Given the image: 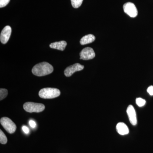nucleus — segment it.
<instances>
[{
  "label": "nucleus",
  "instance_id": "f257e3e1",
  "mask_svg": "<svg viewBox=\"0 0 153 153\" xmlns=\"http://www.w3.org/2000/svg\"><path fill=\"white\" fill-rule=\"evenodd\" d=\"M54 68L51 64L44 62L35 65L32 69V73L36 76H44L51 74Z\"/></svg>",
  "mask_w": 153,
  "mask_h": 153
},
{
  "label": "nucleus",
  "instance_id": "f03ea898",
  "mask_svg": "<svg viewBox=\"0 0 153 153\" xmlns=\"http://www.w3.org/2000/svg\"><path fill=\"white\" fill-rule=\"evenodd\" d=\"M60 94L59 89L52 88H45L39 91V97L44 99H52L58 97Z\"/></svg>",
  "mask_w": 153,
  "mask_h": 153
},
{
  "label": "nucleus",
  "instance_id": "7ed1b4c3",
  "mask_svg": "<svg viewBox=\"0 0 153 153\" xmlns=\"http://www.w3.org/2000/svg\"><path fill=\"white\" fill-rule=\"evenodd\" d=\"M24 109L28 112H41L45 109V105L42 103L28 102L23 105Z\"/></svg>",
  "mask_w": 153,
  "mask_h": 153
},
{
  "label": "nucleus",
  "instance_id": "20e7f679",
  "mask_svg": "<svg viewBox=\"0 0 153 153\" xmlns=\"http://www.w3.org/2000/svg\"><path fill=\"white\" fill-rule=\"evenodd\" d=\"M1 125L9 133L13 134L16 130V126L11 119L7 117H3L1 119Z\"/></svg>",
  "mask_w": 153,
  "mask_h": 153
},
{
  "label": "nucleus",
  "instance_id": "39448f33",
  "mask_svg": "<svg viewBox=\"0 0 153 153\" xmlns=\"http://www.w3.org/2000/svg\"><path fill=\"white\" fill-rule=\"evenodd\" d=\"M124 12L131 18H135L137 16L138 11L133 3L127 2L124 4Z\"/></svg>",
  "mask_w": 153,
  "mask_h": 153
},
{
  "label": "nucleus",
  "instance_id": "423d86ee",
  "mask_svg": "<svg viewBox=\"0 0 153 153\" xmlns=\"http://www.w3.org/2000/svg\"><path fill=\"white\" fill-rule=\"evenodd\" d=\"M79 55L80 59L89 60L94 58L95 56V54L92 48L88 47L82 49L80 52Z\"/></svg>",
  "mask_w": 153,
  "mask_h": 153
},
{
  "label": "nucleus",
  "instance_id": "0eeeda50",
  "mask_svg": "<svg viewBox=\"0 0 153 153\" xmlns=\"http://www.w3.org/2000/svg\"><path fill=\"white\" fill-rule=\"evenodd\" d=\"M84 68V67L83 65H81L78 63H75L66 68V69L64 70V74L66 76L69 77L71 76L74 72L81 71Z\"/></svg>",
  "mask_w": 153,
  "mask_h": 153
},
{
  "label": "nucleus",
  "instance_id": "6e6552de",
  "mask_svg": "<svg viewBox=\"0 0 153 153\" xmlns=\"http://www.w3.org/2000/svg\"><path fill=\"white\" fill-rule=\"evenodd\" d=\"M12 29L9 26H7L2 30L0 36L1 42L3 44H6L9 41Z\"/></svg>",
  "mask_w": 153,
  "mask_h": 153
},
{
  "label": "nucleus",
  "instance_id": "1a4fd4ad",
  "mask_svg": "<svg viewBox=\"0 0 153 153\" xmlns=\"http://www.w3.org/2000/svg\"><path fill=\"white\" fill-rule=\"evenodd\" d=\"M126 111L131 123L133 126L136 125L137 123L136 113L133 106L131 105H129Z\"/></svg>",
  "mask_w": 153,
  "mask_h": 153
},
{
  "label": "nucleus",
  "instance_id": "9d476101",
  "mask_svg": "<svg viewBox=\"0 0 153 153\" xmlns=\"http://www.w3.org/2000/svg\"><path fill=\"white\" fill-rule=\"evenodd\" d=\"M117 131L120 134L124 135L128 134L129 129L126 125L123 123H119L116 126Z\"/></svg>",
  "mask_w": 153,
  "mask_h": 153
},
{
  "label": "nucleus",
  "instance_id": "9b49d317",
  "mask_svg": "<svg viewBox=\"0 0 153 153\" xmlns=\"http://www.w3.org/2000/svg\"><path fill=\"white\" fill-rule=\"evenodd\" d=\"M67 43L66 41H62L59 42H54L50 44L49 47L52 49H56L60 51H63L66 48Z\"/></svg>",
  "mask_w": 153,
  "mask_h": 153
},
{
  "label": "nucleus",
  "instance_id": "f8f14e48",
  "mask_svg": "<svg viewBox=\"0 0 153 153\" xmlns=\"http://www.w3.org/2000/svg\"><path fill=\"white\" fill-rule=\"evenodd\" d=\"M95 36L92 34H88L83 36L80 41V44L81 45H85L92 43L95 41Z\"/></svg>",
  "mask_w": 153,
  "mask_h": 153
},
{
  "label": "nucleus",
  "instance_id": "ddd939ff",
  "mask_svg": "<svg viewBox=\"0 0 153 153\" xmlns=\"http://www.w3.org/2000/svg\"><path fill=\"white\" fill-rule=\"evenodd\" d=\"M71 5L74 8H78L82 4L83 0H71Z\"/></svg>",
  "mask_w": 153,
  "mask_h": 153
},
{
  "label": "nucleus",
  "instance_id": "4468645a",
  "mask_svg": "<svg viewBox=\"0 0 153 153\" xmlns=\"http://www.w3.org/2000/svg\"><path fill=\"white\" fill-rule=\"evenodd\" d=\"M7 142V139L5 134L2 131L0 130V143L2 144H5Z\"/></svg>",
  "mask_w": 153,
  "mask_h": 153
},
{
  "label": "nucleus",
  "instance_id": "2eb2a0df",
  "mask_svg": "<svg viewBox=\"0 0 153 153\" xmlns=\"http://www.w3.org/2000/svg\"><path fill=\"white\" fill-rule=\"evenodd\" d=\"M8 95V91L5 88L0 89V100H2L7 97Z\"/></svg>",
  "mask_w": 153,
  "mask_h": 153
},
{
  "label": "nucleus",
  "instance_id": "dca6fc26",
  "mask_svg": "<svg viewBox=\"0 0 153 153\" xmlns=\"http://www.w3.org/2000/svg\"><path fill=\"white\" fill-rule=\"evenodd\" d=\"M136 102L138 106L139 107L143 106L146 104V101L145 100L142 98H137L136 100Z\"/></svg>",
  "mask_w": 153,
  "mask_h": 153
},
{
  "label": "nucleus",
  "instance_id": "f3484780",
  "mask_svg": "<svg viewBox=\"0 0 153 153\" xmlns=\"http://www.w3.org/2000/svg\"><path fill=\"white\" fill-rule=\"evenodd\" d=\"M10 0H0V7L2 8L6 7Z\"/></svg>",
  "mask_w": 153,
  "mask_h": 153
},
{
  "label": "nucleus",
  "instance_id": "a211bd4d",
  "mask_svg": "<svg viewBox=\"0 0 153 153\" xmlns=\"http://www.w3.org/2000/svg\"><path fill=\"white\" fill-rule=\"evenodd\" d=\"M147 92L151 96L153 95V86L152 85H151V86L148 88Z\"/></svg>",
  "mask_w": 153,
  "mask_h": 153
},
{
  "label": "nucleus",
  "instance_id": "6ab92c4d",
  "mask_svg": "<svg viewBox=\"0 0 153 153\" xmlns=\"http://www.w3.org/2000/svg\"><path fill=\"white\" fill-rule=\"evenodd\" d=\"M29 124H30V126H31V127L33 128H35L36 127V123L35 122L34 120H30V121H29Z\"/></svg>",
  "mask_w": 153,
  "mask_h": 153
},
{
  "label": "nucleus",
  "instance_id": "aec40b11",
  "mask_svg": "<svg viewBox=\"0 0 153 153\" xmlns=\"http://www.w3.org/2000/svg\"><path fill=\"white\" fill-rule=\"evenodd\" d=\"M22 129H23V131L25 134H28L30 132L29 128L26 126H23V127H22Z\"/></svg>",
  "mask_w": 153,
  "mask_h": 153
}]
</instances>
